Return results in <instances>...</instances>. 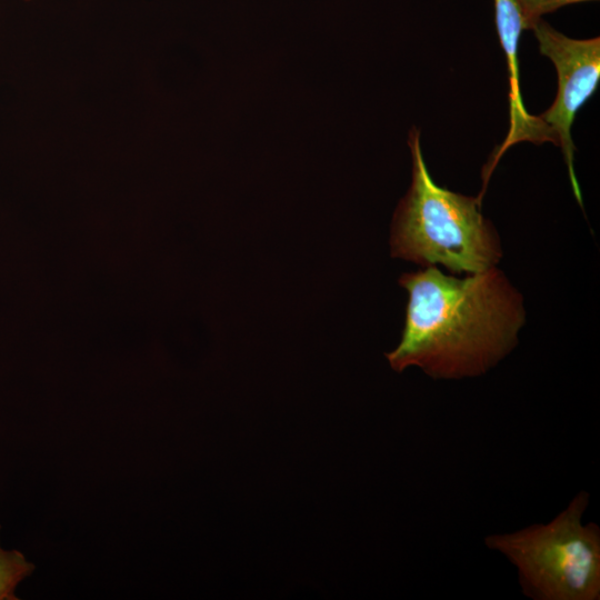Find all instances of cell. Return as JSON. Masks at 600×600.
Masks as SVG:
<instances>
[{
	"label": "cell",
	"mask_w": 600,
	"mask_h": 600,
	"mask_svg": "<svg viewBox=\"0 0 600 600\" xmlns=\"http://www.w3.org/2000/svg\"><path fill=\"white\" fill-rule=\"evenodd\" d=\"M408 144L412 181L393 214L391 256L423 267L441 264L456 276L497 267L502 247L496 228L481 213V202L433 181L418 129L410 131Z\"/></svg>",
	"instance_id": "obj_2"
},
{
	"label": "cell",
	"mask_w": 600,
	"mask_h": 600,
	"mask_svg": "<svg viewBox=\"0 0 600 600\" xmlns=\"http://www.w3.org/2000/svg\"><path fill=\"white\" fill-rule=\"evenodd\" d=\"M590 494L580 490L552 520L484 538L518 572L531 600L600 599V527L583 522Z\"/></svg>",
	"instance_id": "obj_3"
},
{
	"label": "cell",
	"mask_w": 600,
	"mask_h": 600,
	"mask_svg": "<svg viewBox=\"0 0 600 600\" xmlns=\"http://www.w3.org/2000/svg\"><path fill=\"white\" fill-rule=\"evenodd\" d=\"M498 37L507 58L509 76V120L510 127L504 141L497 147L482 170V190L477 197L480 201L486 192L488 181L503 153L520 141L542 143L556 138L540 117L531 116L524 108L519 82L518 46L524 22L518 0H493Z\"/></svg>",
	"instance_id": "obj_5"
},
{
	"label": "cell",
	"mask_w": 600,
	"mask_h": 600,
	"mask_svg": "<svg viewBox=\"0 0 600 600\" xmlns=\"http://www.w3.org/2000/svg\"><path fill=\"white\" fill-rule=\"evenodd\" d=\"M591 0H518L524 29H531L533 24L546 13L553 12L567 4Z\"/></svg>",
	"instance_id": "obj_7"
},
{
	"label": "cell",
	"mask_w": 600,
	"mask_h": 600,
	"mask_svg": "<svg viewBox=\"0 0 600 600\" xmlns=\"http://www.w3.org/2000/svg\"><path fill=\"white\" fill-rule=\"evenodd\" d=\"M540 52L556 67L558 91L552 106L540 119L549 127L561 148L573 193L582 206L581 191L573 169L574 144L571 126L576 113L594 93L600 80V38L572 39L540 19L531 28Z\"/></svg>",
	"instance_id": "obj_4"
},
{
	"label": "cell",
	"mask_w": 600,
	"mask_h": 600,
	"mask_svg": "<svg viewBox=\"0 0 600 600\" xmlns=\"http://www.w3.org/2000/svg\"><path fill=\"white\" fill-rule=\"evenodd\" d=\"M409 296L399 344L386 358L434 380L487 373L517 346L526 322L521 293L497 267L459 278L437 267L403 273Z\"/></svg>",
	"instance_id": "obj_1"
},
{
	"label": "cell",
	"mask_w": 600,
	"mask_h": 600,
	"mask_svg": "<svg viewBox=\"0 0 600 600\" xmlns=\"http://www.w3.org/2000/svg\"><path fill=\"white\" fill-rule=\"evenodd\" d=\"M33 568L21 552L0 548V600H16V587L31 574Z\"/></svg>",
	"instance_id": "obj_6"
}]
</instances>
